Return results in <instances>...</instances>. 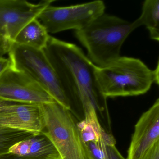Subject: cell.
<instances>
[{"instance_id":"cell-1","label":"cell","mask_w":159,"mask_h":159,"mask_svg":"<svg viewBox=\"0 0 159 159\" xmlns=\"http://www.w3.org/2000/svg\"><path fill=\"white\" fill-rule=\"evenodd\" d=\"M43 50L69 102L70 111L83 114L88 122L99 121L100 116L110 128L107 98L97 80V67L82 50L50 36Z\"/></svg>"},{"instance_id":"cell-2","label":"cell","mask_w":159,"mask_h":159,"mask_svg":"<svg viewBox=\"0 0 159 159\" xmlns=\"http://www.w3.org/2000/svg\"><path fill=\"white\" fill-rule=\"evenodd\" d=\"M134 30L132 23L104 13L84 28L75 30L74 34L86 48L88 59L102 68L121 56L122 46Z\"/></svg>"},{"instance_id":"cell-3","label":"cell","mask_w":159,"mask_h":159,"mask_svg":"<svg viewBox=\"0 0 159 159\" xmlns=\"http://www.w3.org/2000/svg\"><path fill=\"white\" fill-rule=\"evenodd\" d=\"M95 73L107 98L140 95L147 93L152 84H159V61L151 70L140 59L120 56L106 66L97 67Z\"/></svg>"},{"instance_id":"cell-4","label":"cell","mask_w":159,"mask_h":159,"mask_svg":"<svg viewBox=\"0 0 159 159\" xmlns=\"http://www.w3.org/2000/svg\"><path fill=\"white\" fill-rule=\"evenodd\" d=\"M40 106L44 125L42 134L51 140L61 159H93L70 111L57 102Z\"/></svg>"},{"instance_id":"cell-5","label":"cell","mask_w":159,"mask_h":159,"mask_svg":"<svg viewBox=\"0 0 159 159\" xmlns=\"http://www.w3.org/2000/svg\"><path fill=\"white\" fill-rule=\"evenodd\" d=\"M11 66L27 74L55 100L69 110L70 104L43 50L13 43L9 53Z\"/></svg>"},{"instance_id":"cell-6","label":"cell","mask_w":159,"mask_h":159,"mask_svg":"<svg viewBox=\"0 0 159 159\" xmlns=\"http://www.w3.org/2000/svg\"><path fill=\"white\" fill-rule=\"evenodd\" d=\"M105 9L104 2L100 0L66 7L50 5L42 12L38 19L49 34L69 30H78L105 13Z\"/></svg>"},{"instance_id":"cell-7","label":"cell","mask_w":159,"mask_h":159,"mask_svg":"<svg viewBox=\"0 0 159 159\" xmlns=\"http://www.w3.org/2000/svg\"><path fill=\"white\" fill-rule=\"evenodd\" d=\"M53 2L43 0L35 4L25 0H0V42L8 53L21 30Z\"/></svg>"},{"instance_id":"cell-8","label":"cell","mask_w":159,"mask_h":159,"mask_svg":"<svg viewBox=\"0 0 159 159\" xmlns=\"http://www.w3.org/2000/svg\"><path fill=\"white\" fill-rule=\"evenodd\" d=\"M0 100L37 105L56 102L47 91L27 74L11 66L0 76Z\"/></svg>"},{"instance_id":"cell-9","label":"cell","mask_w":159,"mask_h":159,"mask_svg":"<svg viewBox=\"0 0 159 159\" xmlns=\"http://www.w3.org/2000/svg\"><path fill=\"white\" fill-rule=\"evenodd\" d=\"M159 141V99L143 113L135 126L127 159H140Z\"/></svg>"},{"instance_id":"cell-10","label":"cell","mask_w":159,"mask_h":159,"mask_svg":"<svg viewBox=\"0 0 159 159\" xmlns=\"http://www.w3.org/2000/svg\"><path fill=\"white\" fill-rule=\"evenodd\" d=\"M40 106L15 103L0 112V125L40 134L44 125Z\"/></svg>"},{"instance_id":"cell-11","label":"cell","mask_w":159,"mask_h":159,"mask_svg":"<svg viewBox=\"0 0 159 159\" xmlns=\"http://www.w3.org/2000/svg\"><path fill=\"white\" fill-rule=\"evenodd\" d=\"M50 36L37 18L30 22L21 30L14 43L43 50Z\"/></svg>"},{"instance_id":"cell-12","label":"cell","mask_w":159,"mask_h":159,"mask_svg":"<svg viewBox=\"0 0 159 159\" xmlns=\"http://www.w3.org/2000/svg\"><path fill=\"white\" fill-rule=\"evenodd\" d=\"M142 25L149 30L151 39L159 41V0H146L143 2L141 15L132 23L134 30Z\"/></svg>"},{"instance_id":"cell-13","label":"cell","mask_w":159,"mask_h":159,"mask_svg":"<svg viewBox=\"0 0 159 159\" xmlns=\"http://www.w3.org/2000/svg\"><path fill=\"white\" fill-rule=\"evenodd\" d=\"M28 152L27 157L39 159H61L51 140L43 134L27 139Z\"/></svg>"},{"instance_id":"cell-14","label":"cell","mask_w":159,"mask_h":159,"mask_svg":"<svg viewBox=\"0 0 159 159\" xmlns=\"http://www.w3.org/2000/svg\"><path fill=\"white\" fill-rule=\"evenodd\" d=\"M33 136L26 131L0 125V157L10 153L9 149L14 144Z\"/></svg>"},{"instance_id":"cell-15","label":"cell","mask_w":159,"mask_h":159,"mask_svg":"<svg viewBox=\"0 0 159 159\" xmlns=\"http://www.w3.org/2000/svg\"><path fill=\"white\" fill-rule=\"evenodd\" d=\"M84 141L98 142L100 139L102 126L99 122H87L84 120L77 123Z\"/></svg>"},{"instance_id":"cell-16","label":"cell","mask_w":159,"mask_h":159,"mask_svg":"<svg viewBox=\"0 0 159 159\" xmlns=\"http://www.w3.org/2000/svg\"><path fill=\"white\" fill-rule=\"evenodd\" d=\"M93 159H107L105 150V145L99 140L98 142L89 141L85 143Z\"/></svg>"},{"instance_id":"cell-17","label":"cell","mask_w":159,"mask_h":159,"mask_svg":"<svg viewBox=\"0 0 159 159\" xmlns=\"http://www.w3.org/2000/svg\"><path fill=\"white\" fill-rule=\"evenodd\" d=\"M140 159H159V141L151 147Z\"/></svg>"},{"instance_id":"cell-18","label":"cell","mask_w":159,"mask_h":159,"mask_svg":"<svg viewBox=\"0 0 159 159\" xmlns=\"http://www.w3.org/2000/svg\"><path fill=\"white\" fill-rule=\"evenodd\" d=\"M105 150L107 159H127L120 153L115 146L105 145Z\"/></svg>"},{"instance_id":"cell-19","label":"cell","mask_w":159,"mask_h":159,"mask_svg":"<svg viewBox=\"0 0 159 159\" xmlns=\"http://www.w3.org/2000/svg\"><path fill=\"white\" fill-rule=\"evenodd\" d=\"M100 140L106 146H115L116 141L113 136L109 133H107L103 128L101 131Z\"/></svg>"},{"instance_id":"cell-20","label":"cell","mask_w":159,"mask_h":159,"mask_svg":"<svg viewBox=\"0 0 159 159\" xmlns=\"http://www.w3.org/2000/svg\"><path fill=\"white\" fill-rule=\"evenodd\" d=\"M11 66V62L9 58L0 57V76Z\"/></svg>"},{"instance_id":"cell-21","label":"cell","mask_w":159,"mask_h":159,"mask_svg":"<svg viewBox=\"0 0 159 159\" xmlns=\"http://www.w3.org/2000/svg\"><path fill=\"white\" fill-rule=\"evenodd\" d=\"M0 159H39L36 158H30V157H21V156H17L14 154H6L2 157H0Z\"/></svg>"},{"instance_id":"cell-22","label":"cell","mask_w":159,"mask_h":159,"mask_svg":"<svg viewBox=\"0 0 159 159\" xmlns=\"http://www.w3.org/2000/svg\"><path fill=\"white\" fill-rule=\"evenodd\" d=\"M15 103L0 100V112L5 110L6 108L8 107L9 106H11V105H13Z\"/></svg>"},{"instance_id":"cell-23","label":"cell","mask_w":159,"mask_h":159,"mask_svg":"<svg viewBox=\"0 0 159 159\" xmlns=\"http://www.w3.org/2000/svg\"><path fill=\"white\" fill-rule=\"evenodd\" d=\"M8 53V51L3 44L0 42V57L3 56L4 55Z\"/></svg>"}]
</instances>
